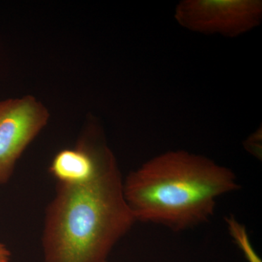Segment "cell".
I'll return each instance as SVG.
<instances>
[{
	"label": "cell",
	"instance_id": "cell-2",
	"mask_svg": "<svg viewBox=\"0 0 262 262\" xmlns=\"http://www.w3.org/2000/svg\"><path fill=\"white\" fill-rule=\"evenodd\" d=\"M239 188L232 170L183 150L155 157L123 182L124 198L136 222L177 232L206 223L217 199Z\"/></svg>",
	"mask_w": 262,
	"mask_h": 262
},
{
	"label": "cell",
	"instance_id": "cell-7",
	"mask_svg": "<svg viewBox=\"0 0 262 262\" xmlns=\"http://www.w3.org/2000/svg\"><path fill=\"white\" fill-rule=\"evenodd\" d=\"M10 256L11 253L8 248L4 244H0V262H11Z\"/></svg>",
	"mask_w": 262,
	"mask_h": 262
},
{
	"label": "cell",
	"instance_id": "cell-3",
	"mask_svg": "<svg viewBox=\"0 0 262 262\" xmlns=\"http://www.w3.org/2000/svg\"><path fill=\"white\" fill-rule=\"evenodd\" d=\"M175 16L189 30L234 37L259 25L262 3L255 0H187L179 3Z\"/></svg>",
	"mask_w": 262,
	"mask_h": 262
},
{
	"label": "cell",
	"instance_id": "cell-5",
	"mask_svg": "<svg viewBox=\"0 0 262 262\" xmlns=\"http://www.w3.org/2000/svg\"><path fill=\"white\" fill-rule=\"evenodd\" d=\"M102 141L82 140L73 149L61 150L55 156L50 172L58 183L78 184L89 182L101 168L115 159Z\"/></svg>",
	"mask_w": 262,
	"mask_h": 262
},
{
	"label": "cell",
	"instance_id": "cell-4",
	"mask_svg": "<svg viewBox=\"0 0 262 262\" xmlns=\"http://www.w3.org/2000/svg\"><path fill=\"white\" fill-rule=\"evenodd\" d=\"M48 118L47 108L32 96L0 101V184L8 182L17 160Z\"/></svg>",
	"mask_w": 262,
	"mask_h": 262
},
{
	"label": "cell",
	"instance_id": "cell-1",
	"mask_svg": "<svg viewBox=\"0 0 262 262\" xmlns=\"http://www.w3.org/2000/svg\"><path fill=\"white\" fill-rule=\"evenodd\" d=\"M136 222L115 158L89 182L58 183L46 213L44 262H108L114 246Z\"/></svg>",
	"mask_w": 262,
	"mask_h": 262
},
{
	"label": "cell",
	"instance_id": "cell-6",
	"mask_svg": "<svg viewBox=\"0 0 262 262\" xmlns=\"http://www.w3.org/2000/svg\"><path fill=\"white\" fill-rule=\"evenodd\" d=\"M261 134L260 132L256 133V134H253L252 136L247 139L248 143V149L250 151H252L253 155H258V153H259V140H261V136H259V134Z\"/></svg>",
	"mask_w": 262,
	"mask_h": 262
}]
</instances>
